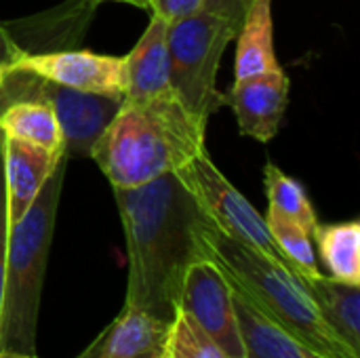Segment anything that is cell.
<instances>
[{"instance_id": "cell-1", "label": "cell", "mask_w": 360, "mask_h": 358, "mask_svg": "<svg viewBox=\"0 0 360 358\" xmlns=\"http://www.w3.org/2000/svg\"><path fill=\"white\" fill-rule=\"evenodd\" d=\"M114 196L129 255L122 308L169 323L179 304L186 270L205 257L200 228L207 217L175 173L129 190L114 188Z\"/></svg>"}, {"instance_id": "cell-2", "label": "cell", "mask_w": 360, "mask_h": 358, "mask_svg": "<svg viewBox=\"0 0 360 358\" xmlns=\"http://www.w3.org/2000/svg\"><path fill=\"white\" fill-rule=\"evenodd\" d=\"M205 133L207 124L194 118L177 97L150 103L122 101L89 156L112 188L129 190L173 173L200 154Z\"/></svg>"}, {"instance_id": "cell-3", "label": "cell", "mask_w": 360, "mask_h": 358, "mask_svg": "<svg viewBox=\"0 0 360 358\" xmlns=\"http://www.w3.org/2000/svg\"><path fill=\"white\" fill-rule=\"evenodd\" d=\"M205 257L213 260L232 287L243 291L268 317L329 358H360L325 321L304 279L285 262L272 260L217 230L209 219L200 228Z\"/></svg>"}, {"instance_id": "cell-4", "label": "cell", "mask_w": 360, "mask_h": 358, "mask_svg": "<svg viewBox=\"0 0 360 358\" xmlns=\"http://www.w3.org/2000/svg\"><path fill=\"white\" fill-rule=\"evenodd\" d=\"M68 154L42 186L25 215L8 226L6 272L0 310V348L36 354V329L55 217Z\"/></svg>"}, {"instance_id": "cell-5", "label": "cell", "mask_w": 360, "mask_h": 358, "mask_svg": "<svg viewBox=\"0 0 360 358\" xmlns=\"http://www.w3.org/2000/svg\"><path fill=\"white\" fill-rule=\"evenodd\" d=\"M240 23L219 11L202 8L196 15L169 23L167 44L171 84L181 106L200 122L226 106V93L217 89L221 55Z\"/></svg>"}, {"instance_id": "cell-6", "label": "cell", "mask_w": 360, "mask_h": 358, "mask_svg": "<svg viewBox=\"0 0 360 358\" xmlns=\"http://www.w3.org/2000/svg\"><path fill=\"white\" fill-rule=\"evenodd\" d=\"M173 173L217 230L272 260L287 264L268 230L266 217H262L255 207L226 179L209 158L207 150L184 162Z\"/></svg>"}, {"instance_id": "cell-7", "label": "cell", "mask_w": 360, "mask_h": 358, "mask_svg": "<svg viewBox=\"0 0 360 358\" xmlns=\"http://www.w3.org/2000/svg\"><path fill=\"white\" fill-rule=\"evenodd\" d=\"M177 308L186 310L228 357L245 358L232 285L213 260L202 257L190 264L181 281Z\"/></svg>"}, {"instance_id": "cell-8", "label": "cell", "mask_w": 360, "mask_h": 358, "mask_svg": "<svg viewBox=\"0 0 360 358\" xmlns=\"http://www.w3.org/2000/svg\"><path fill=\"white\" fill-rule=\"evenodd\" d=\"M8 74L36 76L40 80L112 97H124V57L93 51L19 53L6 63Z\"/></svg>"}, {"instance_id": "cell-9", "label": "cell", "mask_w": 360, "mask_h": 358, "mask_svg": "<svg viewBox=\"0 0 360 358\" xmlns=\"http://www.w3.org/2000/svg\"><path fill=\"white\" fill-rule=\"evenodd\" d=\"M15 93H25V97L42 99L53 108L61 127L68 156H89L93 143L105 131L124 101V97L65 89L36 76H32L25 87L21 84L19 89H15Z\"/></svg>"}, {"instance_id": "cell-10", "label": "cell", "mask_w": 360, "mask_h": 358, "mask_svg": "<svg viewBox=\"0 0 360 358\" xmlns=\"http://www.w3.org/2000/svg\"><path fill=\"white\" fill-rule=\"evenodd\" d=\"M287 103L289 78L285 72L236 80L230 93H226V106L232 108L238 131L262 143L272 141L281 131Z\"/></svg>"}, {"instance_id": "cell-11", "label": "cell", "mask_w": 360, "mask_h": 358, "mask_svg": "<svg viewBox=\"0 0 360 358\" xmlns=\"http://www.w3.org/2000/svg\"><path fill=\"white\" fill-rule=\"evenodd\" d=\"M63 156L65 152H51L36 143L2 135L0 158L4 173L8 226L25 215Z\"/></svg>"}, {"instance_id": "cell-12", "label": "cell", "mask_w": 360, "mask_h": 358, "mask_svg": "<svg viewBox=\"0 0 360 358\" xmlns=\"http://www.w3.org/2000/svg\"><path fill=\"white\" fill-rule=\"evenodd\" d=\"M169 23L152 15L150 25L124 55V101L131 103H150L177 97L171 84V61L167 44Z\"/></svg>"}, {"instance_id": "cell-13", "label": "cell", "mask_w": 360, "mask_h": 358, "mask_svg": "<svg viewBox=\"0 0 360 358\" xmlns=\"http://www.w3.org/2000/svg\"><path fill=\"white\" fill-rule=\"evenodd\" d=\"M232 295L245 358H329L287 331L236 287H232Z\"/></svg>"}, {"instance_id": "cell-14", "label": "cell", "mask_w": 360, "mask_h": 358, "mask_svg": "<svg viewBox=\"0 0 360 358\" xmlns=\"http://www.w3.org/2000/svg\"><path fill=\"white\" fill-rule=\"evenodd\" d=\"M283 72L274 51L272 0H251L236 34V80Z\"/></svg>"}, {"instance_id": "cell-15", "label": "cell", "mask_w": 360, "mask_h": 358, "mask_svg": "<svg viewBox=\"0 0 360 358\" xmlns=\"http://www.w3.org/2000/svg\"><path fill=\"white\" fill-rule=\"evenodd\" d=\"M169 323L148 312L122 308L105 327L99 358H169L167 357Z\"/></svg>"}, {"instance_id": "cell-16", "label": "cell", "mask_w": 360, "mask_h": 358, "mask_svg": "<svg viewBox=\"0 0 360 358\" xmlns=\"http://www.w3.org/2000/svg\"><path fill=\"white\" fill-rule=\"evenodd\" d=\"M0 133L46 148L51 152H65L59 120L53 108L42 99H11L0 108Z\"/></svg>"}, {"instance_id": "cell-17", "label": "cell", "mask_w": 360, "mask_h": 358, "mask_svg": "<svg viewBox=\"0 0 360 358\" xmlns=\"http://www.w3.org/2000/svg\"><path fill=\"white\" fill-rule=\"evenodd\" d=\"M302 279L333 331L360 350V287L323 274Z\"/></svg>"}, {"instance_id": "cell-18", "label": "cell", "mask_w": 360, "mask_h": 358, "mask_svg": "<svg viewBox=\"0 0 360 358\" xmlns=\"http://www.w3.org/2000/svg\"><path fill=\"white\" fill-rule=\"evenodd\" d=\"M321 262L331 279L360 287V224H319L312 232Z\"/></svg>"}, {"instance_id": "cell-19", "label": "cell", "mask_w": 360, "mask_h": 358, "mask_svg": "<svg viewBox=\"0 0 360 358\" xmlns=\"http://www.w3.org/2000/svg\"><path fill=\"white\" fill-rule=\"evenodd\" d=\"M264 184L268 196V211L283 215L291 222H297L312 234L314 228L319 226V217L304 186L297 179L285 175L274 162L266 165Z\"/></svg>"}, {"instance_id": "cell-20", "label": "cell", "mask_w": 360, "mask_h": 358, "mask_svg": "<svg viewBox=\"0 0 360 358\" xmlns=\"http://www.w3.org/2000/svg\"><path fill=\"white\" fill-rule=\"evenodd\" d=\"M266 224H268V230H270L274 243L278 245L281 253L285 255L287 264L300 276L321 274L316 253L312 247V238H310L312 234L304 226H300L297 222H291L283 215L270 213V211L266 215Z\"/></svg>"}, {"instance_id": "cell-21", "label": "cell", "mask_w": 360, "mask_h": 358, "mask_svg": "<svg viewBox=\"0 0 360 358\" xmlns=\"http://www.w3.org/2000/svg\"><path fill=\"white\" fill-rule=\"evenodd\" d=\"M169 358H230L181 308L175 310L167 327Z\"/></svg>"}, {"instance_id": "cell-22", "label": "cell", "mask_w": 360, "mask_h": 358, "mask_svg": "<svg viewBox=\"0 0 360 358\" xmlns=\"http://www.w3.org/2000/svg\"><path fill=\"white\" fill-rule=\"evenodd\" d=\"M205 8V0H152L150 11L152 15L162 17L167 23H175L190 15H196Z\"/></svg>"}, {"instance_id": "cell-23", "label": "cell", "mask_w": 360, "mask_h": 358, "mask_svg": "<svg viewBox=\"0 0 360 358\" xmlns=\"http://www.w3.org/2000/svg\"><path fill=\"white\" fill-rule=\"evenodd\" d=\"M6 241H8V215H6L4 173H2V158H0V310H2L4 272H6Z\"/></svg>"}, {"instance_id": "cell-24", "label": "cell", "mask_w": 360, "mask_h": 358, "mask_svg": "<svg viewBox=\"0 0 360 358\" xmlns=\"http://www.w3.org/2000/svg\"><path fill=\"white\" fill-rule=\"evenodd\" d=\"M249 2L251 0H205V6L213 8V11H219V13L236 19L238 23H243V15H245Z\"/></svg>"}, {"instance_id": "cell-25", "label": "cell", "mask_w": 360, "mask_h": 358, "mask_svg": "<svg viewBox=\"0 0 360 358\" xmlns=\"http://www.w3.org/2000/svg\"><path fill=\"white\" fill-rule=\"evenodd\" d=\"M103 338H105V329L78 354L76 358H99L101 357V346H103Z\"/></svg>"}, {"instance_id": "cell-26", "label": "cell", "mask_w": 360, "mask_h": 358, "mask_svg": "<svg viewBox=\"0 0 360 358\" xmlns=\"http://www.w3.org/2000/svg\"><path fill=\"white\" fill-rule=\"evenodd\" d=\"M0 358H38V354H27V352H19V350L0 348Z\"/></svg>"}, {"instance_id": "cell-27", "label": "cell", "mask_w": 360, "mask_h": 358, "mask_svg": "<svg viewBox=\"0 0 360 358\" xmlns=\"http://www.w3.org/2000/svg\"><path fill=\"white\" fill-rule=\"evenodd\" d=\"M116 2H127V4L139 6V8H150V2L152 0H116Z\"/></svg>"}, {"instance_id": "cell-28", "label": "cell", "mask_w": 360, "mask_h": 358, "mask_svg": "<svg viewBox=\"0 0 360 358\" xmlns=\"http://www.w3.org/2000/svg\"><path fill=\"white\" fill-rule=\"evenodd\" d=\"M8 78V70H6V63H0V89L4 87V80Z\"/></svg>"}, {"instance_id": "cell-29", "label": "cell", "mask_w": 360, "mask_h": 358, "mask_svg": "<svg viewBox=\"0 0 360 358\" xmlns=\"http://www.w3.org/2000/svg\"><path fill=\"white\" fill-rule=\"evenodd\" d=\"M0 143H2V133H0Z\"/></svg>"}]
</instances>
